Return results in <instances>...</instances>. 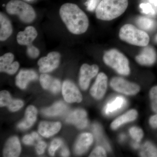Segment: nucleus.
Here are the masks:
<instances>
[{
    "label": "nucleus",
    "instance_id": "nucleus-1",
    "mask_svg": "<svg viewBox=\"0 0 157 157\" xmlns=\"http://www.w3.org/2000/svg\"><path fill=\"white\" fill-rule=\"evenodd\" d=\"M59 15L68 30L72 33L80 35L87 31L89 25L88 18L76 4H63L60 9Z\"/></svg>",
    "mask_w": 157,
    "mask_h": 157
},
{
    "label": "nucleus",
    "instance_id": "nucleus-2",
    "mask_svg": "<svg viewBox=\"0 0 157 157\" xmlns=\"http://www.w3.org/2000/svg\"><path fill=\"white\" fill-rule=\"evenodd\" d=\"M128 5V0H101L96 9V17L101 20H112L123 14Z\"/></svg>",
    "mask_w": 157,
    "mask_h": 157
},
{
    "label": "nucleus",
    "instance_id": "nucleus-3",
    "mask_svg": "<svg viewBox=\"0 0 157 157\" xmlns=\"http://www.w3.org/2000/svg\"><path fill=\"white\" fill-rule=\"evenodd\" d=\"M119 37L129 44L139 46H146L150 40L146 32L131 24L125 25L122 27L119 32Z\"/></svg>",
    "mask_w": 157,
    "mask_h": 157
},
{
    "label": "nucleus",
    "instance_id": "nucleus-4",
    "mask_svg": "<svg viewBox=\"0 0 157 157\" xmlns=\"http://www.w3.org/2000/svg\"><path fill=\"white\" fill-rule=\"evenodd\" d=\"M6 10L8 14L17 15L25 23L33 21L36 16L32 6L21 0H11L6 5Z\"/></svg>",
    "mask_w": 157,
    "mask_h": 157
},
{
    "label": "nucleus",
    "instance_id": "nucleus-5",
    "mask_svg": "<svg viewBox=\"0 0 157 157\" xmlns=\"http://www.w3.org/2000/svg\"><path fill=\"white\" fill-rule=\"evenodd\" d=\"M104 63L121 75L127 76L130 73L129 61L126 57L115 49L108 51L103 57Z\"/></svg>",
    "mask_w": 157,
    "mask_h": 157
},
{
    "label": "nucleus",
    "instance_id": "nucleus-6",
    "mask_svg": "<svg viewBox=\"0 0 157 157\" xmlns=\"http://www.w3.org/2000/svg\"><path fill=\"white\" fill-rule=\"evenodd\" d=\"M110 85L111 87L118 92L128 95L136 94L140 90L138 85L127 81L121 77L113 78Z\"/></svg>",
    "mask_w": 157,
    "mask_h": 157
},
{
    "label": "nucleus",
    "instance_id": "nucleus-7",
    "mask_svg": "<svg viewBox=\"0 0 157 157\" xmlns=\"http://www.w3.org/2000/svg\"><path fill=\"white\" fill-rule=\"evenodd\" d=\"M60 58V54L57 52H49L47 56L41 58L38 61L39 71L45 73L53 71L59 67Z\"/></svg>",
    "mask_w": 157,
    "mask_h": 157
},
{
    "label": "nucleus",
    "instance_id": "nucleus-8",
    "mask_svg": "<svg viewBox=\"0 0 157 157\" xmlns=\"http://www.w3.org/2000/svg\"><path fill=\"white\" fill-rule=\"evenodd\" d=\"M99 71V67L97 65L91 66L84 64L82 66L80 70L79 84L82 89H87L92 78L95 76Z\"/></svg>",
    "mask_w": 157,
    "mask_h": 157
},
{
    "label": "nucleus",
    "instance_id": "nucleus-9",
    "mask_svg": "<svg viewBox=\"0 0 157 157\" xmlns=\"http://www.w3.org/2000/svg\"><path fill=\"white\" fill-rule=\"evenodd\" d=\"M62 92L64 99L68 103H79L82 101V96L79 90L69 80H66L63 83Z\"/></svg>",
    "mask_w": 157,
    "mask_h": 157
},
{
    "label": "nucleus",
    "instance_id": "nucleus-10",
    "mask_svg": "<svg viewBox=\"0 0 157 157\" xmlns=\"http://www.w3.org/2000/svg\"><path fill=\"white\" fill-rule=\"evenodd\" d=\"M107 77L106 74L103 73H99L90 90L91 95L98 100L101 99L107 90Z\"/></svg>",
    "mask_w": 157,
    "mask_h": 157
},
{
    "label": "nucleus",
    "instance_id": "nucleus-11",
    "mask_svg": "<svg viewBox=\"0 0 157 157\" xmlns=\"http://www.w3.org/2000/svg\"><path fill=\"white\" fill-rule=\"evenodd\" d=\"M14 55L11 52L5 54L0 57V71L13 75L16 73L19 67V63L13 62Z\"/></svg>",
    "mask_w": 157,
    "mask_h": 157
},
{
    "label": "nucleus",
    "instance_id": "nucleus-12",
    "mask_svg": "<svg viewBox=\"0 0 157 157\" xmlns=\"http://www.w3.org/2000/svg\"><path fill=\"white\" fill-rule=\"evenodd\" d=\"M66 121L76 125L79 129H83L87 127L88 121L87 114L84 109H75L70 113L67 117Z\"/></svg>",
    "mask_w": 157,
    "mask_h": 157
},
{
    "label": "nucleus",
    "instance_id": "nucleus-13",
    "mask_svg": "<svg viewBox=\"0 0 157 157\" xmlns=\"http://www.w3.org/2000/svg\"><path fill=\"white\" fill-rule=\"evenodd\" d=\"M0 105L1 107L6 106L10 111L15 112L23 106L24 103L21 100H13L9 92L3 90L0 93Z\"/></svg>",
    "mask_w": 157,
    "mask_h": 157
},
{
    "label": "nucleus",
    "instance_id": "nucleus-14",
    "mask_svg": "<svg viewBox=\"0 0 157 157\" xmlns=\"http://www.w3.org/2000/svg\"><path fill=\"white\" fill-rule=\"evenodd\" d=\"M38 78V75L35 71L31 70H21L16 77L15 83L21 89H24L29 82Z\"/></svg>",
    "mask_w": 157,
    "mask_h": 157
},
{
    "label": "nucleus",
    "instance_id": "nucleus-15",
    "mask_svg": "<svg viewBox=\"0 0 157 157\" xmlns=\"http://www.w3.org/2000/svg\"><path fill=\"white\" fill-rule=\"evenodd\" d=\"M21 151V146L19 139L17 137L14 136L9 138L6 142L3 155L4 157H18Z\"/></svg>",
    "mask_w": 157,
    "mask_h": 157
},
{
    "label": "nucleus",
    "instance_id": "nucleus-16",
    "mask_svg": "<svg viewBox=\"0 0 157 157\" xmlns=\"http://www.w3.org/2000/svg\"><path fill=\"white\" fill-rule=\"evenodd\" d=\"M94 138L90 133H85L78 137L74 147L76 155H81L85 152L93 143Z\"/></svg>",
    "mask_w": 157,
    "mask_h": 157
},
{
    "label": "nucleus",
    "instance_id": "nucleus-17",
    "mask_svg": "<svg viewBox=\"0 0 157 157\" xmlns=\"http://www.w3.org/2000/svg\"><path fill=\"white\" fill-rule=\"evenodd\" d=\"M156 59V54L153 48L146 46L143 48L140 54L136 57V61L141 65L150 66L153 64Z\"/></svg>",
    "mask_w": 157,
    "mask_h": 157
},
{
    "label": "nucleus",
    "instance_id": "nucleus-18",
    "mask_svg": "<svg viewBox=\"0 0 157 157\" xmlns=\"http://www.w3.org/2000/svg\"><path fill=\"white\" fill-rule=\"evenodd\" d=\"M38 36L36 29L33 26H28L24 31L20 32L17 36V43L21 45H28L32 44Z\"/></svg>",
    "mask_w": 157,
    "mask_h": 157
},
{
    "label": "nucleus",
    "instance_id": "nucleus-19",
    "mask_svg": "<svg viewBox=\"0 0 157 157\" xmlns=\"http://www.w3.org/2000/svg\"><path fill=\"white\" fill-rule=\"evenodd\" d=\"M40 84L45 90H48L54 94H57L61 89L60 82L57 78L46 74H42L40 77Z\"/></svg>",
    "mask_w": 157,
    "mask_h": 157
},
{
    "label": "nucleus",
    "instance_id": "nucleus-20",
    "mask_svg": "<svg viewBox=\"0 0 157 157\" xmlns=\"http://www.w3.org/2000/svg\"><path fill=\"white\" fill-rule=\"evenodd\" d=\"M61 126V124L59 122H42L39 125V134L43 137H51L60 131Z\"/></svg>",
    "mask_w": 157,
    "mask_h": 157
},
{
    "label": "nucleus",
    "instance_id": "nucleus-21",
    "mask_svg": "<svg viewBox=\"0 0 157 157\" xmlns=\"http://www.w3.org/2000/svg\"><path fill=\"white\" fill-rule=\"evenodd\" d=\"M0 40L5 41L9 39L13 32L11 21L6 14L0 13Z\"/></svg>",
    "mask_w": 157,
    "mask_h": 157
},
{
    "label": "nucleus",
    "instance_id": "nucleus-22",
    "mask_svg": "<svg viewBox=\"0 0 157 157\" xmlns=\"http://www.w3.org/2000/svg\"><path fill=\"white\" fill-rule=\"evenodd\" d=\"M37 110L33 106L27 107L25 111V118L17 125V127L21 130L28 129L33 125L36 120Z\"/></svg>",
    "mask_w": 157,
    "mask_h": 157
},
{
    "label": "nucleus",
    "instance_id": "nucleus-23",
    "mask_svg": "<svg viewBox=\"0 0 157 157\" xmlns=\"http://www.w3.org/2000/svg\"><path fill=\"white\" fill-rule=\"evenodd\" d=\"M126 104L125 98L121 96L116 97L109 101L104 108V112L106 115L113 114L122 109Z\"/></svg>",
    "mask_w": 157,
    "mask_h": 157
},
{
    "label": "nucleus",
    "instance_id": "nucleus-24",
    "mask_svg": "<svg viewBox=\"0 0 157 157\" xmlns=\"http://www.w3.org/2000/svg\"><path fill=\"white\" fill-rule=\"evenodd\" d=\"M137 116V111L135 109H131L113 121L111 124V128L113 130L118 128L124 124L135 120Z\"/></svg>",
    "mask_w": 157,
    "mask_h": 157
},
{
    "label": "nucleus",
    "instance_id": "nucleus-25",
    "mask_svg": "<svg viewBox=\"0 0 157 157\" xmlns=\"http://www.w3.org/2000/svg\"><path fill=\"white\" fill-rule=\"evenodd\" d=\"M67 107L63 102H57L52 106L42 109V113L48 117L56 116L61 115L67 110Z\"/></svg>",
    "mask_w": 157,
    "mask_h": 157
},
{
    "label": "nucleus",
    "instance_id": "nucleus-26",
    "mask_svg": "<svg viewBox=\"0 0 157 157\" xmlns=\"http://www.w3.org/2000/svg\"><path fill=\"white\" fill-rule=\"evenodd\" d=\"M93 131L97 141L104 147L107 151L110 149V146L109 143L107 142L106 138L103 136V132L101 126L98 124H95L93 126Z\"/></svg>",
    "mask_w": 157,
    "mask_h": 157
},
{
    "label": "nucleus",
    "instance_id": "nucleus-27",
    "mask_svg": "<svg viewBox=\"0 0 157 157\" xmlns=\"http://www.w3.org/2000/svg\"><path fill=\"white\" fill-rule=\"evenodd\" d=\"M137 25L144 31H150L155 27V23L154 21L144 16H139L136 20Z\"/></svg>",
    "mask_w": 157,
    "mask_h": 157
},
{
    "label": "nucleus",
    "instance_id": "nucleus-28",
    "mask_svg": "<svg viewBox=\"0 0 157 157\" xmlns=\"http://www.w3.org/2000/svg\"><path fill=\"white\" fill-rule=\"evenodd\" d=\"M140 155L142 157H157V148L151 142H146L142 146Z\"/></svg>",
    "mask_w": 157,
    "mask_h": 157
},
{
    "label": "nucleus",
    "instance_id": "nucleus-29",
    "mask_svg": "<svg viewBox=\"0 0 157 157\" xmlns=\"http://www.w3.org/2000/svg\"><path fill=\"white\" fill-rule=\"evenodd\" d=\"M129 132L131 137L137 142H140L143 137V131L140 128L136 127H132L130 129Z\"/></svg>",
    "mask_w": 157,
    "mask_h": 157
},
{
    "label": "nucleus",
    "instance_id": "nucleus-30",
    "mask_svg": "<svg viewBox=\"0 0 157 157\" xmlns=\"http://www.w3.org/2000/svg\"><path fill=\"white\" fill-rule=\"evenodd\" d=\"M140 8L144 14L151 15L156 14L155 8L150 3H141L140 4Z\"/></svg>",
    "mask_w": 157,
    "mask_h": 157
},
{
    "label": "nucleus",
    "instance_id": "nucleus-31",
    "mask_svg": "<svg viewBox=\"0 0 157 157\" xmlns=\"http://www.w3.org/2000/svg\"><path fill=\"white\" fill-rule=\"evenodd\" d=\"M62 144H63V141L61 139L56 138L53 140L51 144L49 149H48V151L50 155L52 156L54 155L56 151L61 146Z\"/></svg>",
    "mask_w": 157,
    "mask_h": 157
},
{
    "label": "nucleus",
    "instance_id": "nucleus-32",
    "mask_svg": "<svg viewBox=\"0 0 157 157\" xmlns=\"http://www.w3.org/2000/svg\"><path fill=\"white\" fill-rule=\"evenodd\" d=\"M26 53L30 58L36 59L39 56L40 52L38 48L31 44L27 45Z\"/></svg>",
    "mask_w": 157,
    "mask_h": 157
},
{
    "label": "nucleus",
    "instance_id": "nucleus-33",
    "mask_svg": "<svg viewBox=\"0 0 157 157\" xmlns=\"http://www.w3.org/2000/svg\"><path fill=\"white\" fill-rule=\"evenodd\" d=\"M106 151L104 147L98 146L92 152L90 157H106Z\"/></svg>",
    "mask_w": 157,
    "mask_h": 157
},
{
    "label": "nucleus",
    "instance_id": "nucleus-34",
    "mask_svg": "<svg viewBox=\"0 0 157 157\" xmlns=\"http://www.w3.org/2000/svg\"><path fill=\"white\" fill-rule=\"evenodd\" d=\"M101 0H88L85 3L87 7V10L90 11H94L97 9L98 5L101 2Z\"/></svg>",
    "mask_w": 157,
    "mask_h": 157
},
{
    "label": "nucleus",
    "instance_id": "nucleus-35",
    "mask_svg": "<svg viewBox=\"0 0 157 157\" xmlns=\"http://www.w3.org/2000/svg\"><path fill=\"white\" fill-rule=\"evenodd\" d=\"M46 146L47 144L45 142L41 140L39 141L36 146V150L37 154L38 155H42L45 151Z\"/></svg>",
    "mask_w": 157,
    "mask_h": 157
},
{
    "label": "nucleus",
    "instance_id": "nucleus-36",
    "mask_svg": "<svg viewBox=\"0 0 157 157\" xmlns=\"http://www.w3.org/2000/svg\"><path fill=\"white\" fill-rule=\"evenodd\" d=\"M34 140L35 139L32 135H26L23 138L22 141L26 145H32L34 143Z\"/></svg>",
    "mask_w": 157,
    "mask_h": 157
},
{
    "label": "nucleus",
    "instance_id": "nucleus-37",
    "mask_svg": "<svg viewBox=\"0 0 157 157\" xmlns=\"http://www.w3.org/2000/svg\"><path fill=\"white\" fill-rule=\"evenodd\" d=\"M150 97L151 101H157V86L151 90L150 91Z\"/></svg>",
    "mask_w": 157,
    "mask_h": 157
},
{
    "label": "nucleus",
    "instance_id": "nucleus-38",
    "mask_svg": "<svg viewBox=\"0 0 157 157\" xmlns=\"http://www.w3.org/2000/svg\"><path fill=\"white\" fill-rule=\"evenodd\" d=\"M149 124L152 128H157V114L153 116L150 118Z\"/></svg>",
    "mask_w": 157,
    "mask_h": 157
},
{
    "label": "nucleus",
    "instance_id": "nucleus-39",
    "mask_svg": "<svg viewBox=\"0 0 157 157\" xmlns=\"http://www.w3.org/2000/svg\"><path fill=\"white\" fill-rule=\"evenodd\" d=\"M61 155L63 157H68L70 155V152L68 149L65 147L63 149L61 152Z\"/></svg>",
    "mask_w": 157,
    "mask_h": 157
},
{
    "label": "nucleus",
    "instance_id": "nucleus-40",
    "mask_svg": "<svg viewBox=\"0 0 157 157\" xmlns=\"http://www.w3.org/2000/svg\"><path fill=\"white\" fill-rule=\"evenodd\" d=\"M151 108L155 112L157 113V101H151Z\"/></svg>",
    "mask_w": 157,
    "mask_h": 157
},
{
    "label": "nucleus",
    "instance_id": "nucleus-41",
    "mask_svg": "<svg viewBox=\"0 0 157 157\" xmlns=\"http://www.w3.org/2000/svg\"><path fill=\"white\" fill-rule=\"evenodd\" d=\"M150 3L154 6L155 11L156 13L157 14V0H148Z\"/></svg>",
    "mask_w": 157,
    "mask_h": 157
},
{
    "label": "nucleus",
    "instance_id": "nucleus-42",
    "mask_svg": "<svg viewBox=\"0 0 157 157\" xmlns=\"http://www.w3.org/2000/svg\"><path fill=\"white\" fill-rule=\"evenodd\" d=\"M32 135L33 136V137L35 140H39L41 139L40 137H39V135L37 134L36 132H33L32 133Z\"/></svg>",
    "mask_w": 157,
    "mask_h": 157
},
{
    "label": "nucleus",
    "instance_id": "nucleus-43",
    "mask_svg": "<svg viewBox=\"0 0 157 157\" xmlns=\"http://www.w3.org/2000/svg\"><path fill=\"white\" fill-rule=\"evenodd\" d=\"M132 146L133 147H134L135 149H137L139 148V144L138 142H134L132 143Z\"/></svg>",
    "mask_w": 157,
    "mask_h": 157
},
{
    "label": "nucleus",
    "instance_id": "nucleus-44",
    "mask_svg": "<svg viewBox=\"0 0 157 157\" xmlns=\"http://www.w3.org/2000/svg\"><path fill=\"white\" fill-rule=\"evenodd\" d=\"M126 137L125 135H124V134H122V135H121L119 137L120 140V141H121V142H123L124 140H125L126 139Z\"/></svg>",
    "mask_w": 157,
    "mask_h": 157
},
{
    "label": "nucleus",
    "instance_id": "nucleus-45",
    "mask_svg": "<svg viewBox=\"0 0 157 157\" xmlns=\"http://www.w3.org/2000/svg\"><path fill=\"white\" fill-rule=\"evenodd\" d=\"M155 41L156 42H157V35H156V37H155Z\"/></svg>",
    "mask_w": 157,
    "mask_h": 157
},
{
    "label": "nucleus",
    "instance_id": "nucleus-46",
    "mask_svg": "<svg viewBox=\"0 0 157 157\" xmlns=\"http://www.w3.org/2000/svg\"></svg>",
    "mask_w": 157,
    "mask_h": 157
}]
</instances>
